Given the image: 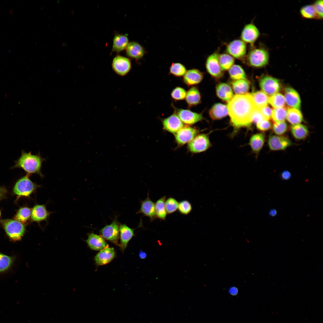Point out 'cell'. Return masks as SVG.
Segmentation results:
<instances>
[{
    "label": "cell",
    "instance_id": "obj_37",
    "mask_svg": "<svg viewBox=\"0 0 323 323\" xmlns=\"http://www.w3.org/2000/svg\"><path fill=\"white\" fill-rule=\"evenodd\" d=\"M299 11L301 17L304 19H317L316 11L312 4L303 6Z\"/></svg>",
    "mask_w": 323,
    "mask_h": 323
},
{
    "label": "cell",
    "instance_id": "obj_30",
    "mask_svg": "<svg viewBox=\"0 0 323 323\" xmlns=\"http://www.w3.org/2000/svg\"><path fill=\"white\" fill-rule=\"evenodd\" d=\"M232 86L234 92L237 95H243L248 91L250 83L246 79H241L233 82Z\"/></svg>",
    "mask_w": 323,
    "mask_h": 323
},
{
    "label": "cell",
    "instance_id": "obj_5",
    "mask_svg": "<svg viewBox=\"0 0 323 323\" xmlns=\"http://www.w3.org/2000/svg\"><path fill=\"white\" fill-rule=\"evenodd\" d=\"M30 175L27 173L16 182L13 191L15 194L20 196H29L39 187V185L30 180Z\"/></svg>",
    "mask_w": 323,
    "mask_h": 323
},
{
    "label": "cell",
    "instance_id": "obj_40",
    "mask_svg": "<svg viewBox=\"0 0 323 323\" xmlns=\"http://www.w3.org/2000/svg\"><path fill=\"white\" fill-rule=\"evenodd\" d=\"M287 109L284 107L272 110L271 117L275 122L284 121L286 118Z\"/></svg>",
    "mask_w": 323,
    "mask_h": 323
},
{
    "label": "cell",
    "instance_id": "obj_20",
    "mask_svg": "<svg viewBox=\"0 0 323 323\" xmlns=\"http://www.w3.org/2000/svg\"><path fill=\"white\" fill-rule=\"evenodd\" d=\"M120 244L122 250H124L128 243L134 235V229L131 228L125 224H120L119 227Z\"/></svg>",
    "mask_w": 323,
    "mask_h": 323
},
{
    "label": "cell",
    "instance_id": "obj_7",
    "mask_svg": "<svg viewBox=\"0 0 323 323\" xmlns=\"http://www.w3.org/2000/svg\"><path fill=\"white\" fill-rule=\"evenodd\" d=\"M120 224L116 218L111 223L106 225L100 230L101 236L104 239L118 245L120 237Z\"/></svg>",
    "mask_w": 323,
    "mask_h": 323
},
{
    "label": "cell",
    "instance_id": "obj_55",
    "mask_svg": "<svg viewBox=\"0 0 323 323\" xmlns=\"http://www.w3.org/2000/svg\"><path fill=\"white\" fill-rule=\"evenodd\" d=\"M269 214L270 216L274 217L277 214V212L275 209H272L270 211Z\"/></svg>",
    "mask_w": 323,
    "mask_h": 323
},
{
    "label": "cell",
    "instance_id": "obj_43",
    "mask_svg": "<svg viewBox=\"0 0 323 323\" xmlns=\"http://www.w3.org/2000/svg\"><path fill=\"white\" fill-rule=\"evenodd\" d=\"M13 262L12 257L0 252V272L7 269Z\"/></svg>",
    "mask_w": 323,
    "mask_h": 323
},
{
    "label": "cell",
    "instance_id": "obj_41",
    "mask_svg": "<svg viewBox=\"0 0 323 323\" xmlns=\"http://www.w3.org/2000/svg\"><path fill=\"white\" fill-rule=\"evenodd\" d=\"M186 71L185 67L178 63H173L170 67V74L176 77L183 76Z\"/></svg>",
    "mask_w": 323,
    "mask_h": 323
},
{
    "label": "cell",
    "instance_id": "obj_9",
    "mask_svg": "<svg viewBox=\"0 0 323 323\" xmlns=\"http://www.w3.org/2000/svg\"><path fill=\"white\" fill-rule=\"evenodd\" d=\"M260 35V31L253 23H250L245 25L242 30L241 39L246 44H249L253 46Z\"/></svg>",
    "mask_w": 323,
    "mask_h": 323
},
{
    "label": "cell",
    "instance_id": "obj_17",
    "mask_svg": "<svg viewBox=\"0 0 323 323\" xmlns=\"http://www.w3.org/2000/svg\"><path fill=\"white\" fill-rule=\"evenodd\" d=\"M177 115L183 124L188 125H193L203 119L202 115L201 113L188 109H178Z\"/></svg>",
    "mask_w": 323,
    "mask_h": 323
},
{
    "label": "cell",
    "instance_id": "obj_54",
    "mask_svg": "<svg viewBox=\"0 0 323 323\" xmlns=\"http://www.w3.org/2000/svg\"><path fill=\"white\" fill-rule=\"evenodd\" d=\"M139 256L140 258L141 259H145L147 257V254L145 252L141 250L139 252Z\"/></svg>",
    "mask_w": 323,
    "mask_h": 323
},
{
    "label": "cell",
    "instance_id": "obj_51",
    "mask_svg": "<svg viewBox=\"0 0 323 323\" xmlns=\"http://www.w3.org/2000/svg\"><path fill=\"white\" fill-rule=\"evenodd\" d=\"M291 176L290 173L287 170H285L283 171L281 174V177L283 179L288 180L289 179Z\"/></svg>",
    "mask_w": 323,
    "mask_h": 323
},
{
    "label": "cell",
    "instance_id": "obj_24",
    "mask_svg": "<svg viewBox=\"0 0 323 323\" xmlns=\"http://www.w3.org/2000/svg\"><path fill=\"white\" fill-rule=\"evenodd\" d=\"M50 214L43 205H36L31 210V217L33 221L39 222L46 220Z\"/></svg>",
    "mask_w": 323,
    "mask_h": 323
},
{
    "label": "cell",
    "instance_id": "obj_27",
    "mask_svg": "<svg viewBox=\"0 0 323 323\" xmlns=\"http://www.w3.org/2000/svg\"><path fill=\"white\" fill-rule=\"evenodd\" d=\"M216 91L218 97L225 101L228 102L233 96L231 87L226 83H222L218 84Z\"/></svg>",
    "mask_w": 323,
    "mask_h": 323
},
{
    "label": "cell",
    "instance_id": "obj_1",
    "mask_svg": "<svg viewBox=\"0 0 323 323\" xmlns=\"http://www.w3.org/2000/svg\"><path fill=\"white\" fill-rule=\"evenodd\" d=\"M231 123L236 130L250 127L257 109L251 94L236 95L228 101L227 106Z\"/></svg>",
    "mask_w": 323,
    "mask_h": 323
},
{
    "label": "cell",
    "instance_id": "obj_32",
    "mask_svg": "<svg viewBox=\"0 0 323 323\" xmlns=\"http://www.w3.org/2000/svg\"><path fill=\"white\" fill-rule=\"evenodd\" d=\"M291 130L292 135L298 140L305 139L309 134L307 128L304 125L300 124L292 125Z\"/></svg>",
    "mask_w": 323,
    "mask_h": 323
},
{
    "label": "cell",
    "instance_id": "obj_13",
    "mask_svg": "<svg viewBox=\"0 0 323 323\" xmlns=\"http://www.w3.org/2000/svg\"><path fill=\"white\" fill-rule=\"evenodd\" d=\"M219 54L215 52L210 55L207 57L206 62V67L209 73L213 77L219 78L223 74L219 61Z\"/></svg>",
    "mask_w": 323,
    "mask_h": 323
},
{
    "label": "cell",
    "instance_id": "obj_6",
    "mask_svg": "<svg viewBox=\"0 0 323 323\" xmlns=\"http://www.w3.org/2000/svg\"><path fill=\"white\" fill-rule=\"evenodd\" d=\"M211 144L208 134L197 135L188 143L189 150L193 153H199L204 152L211 147Z\"/></svg>",
    "mask_w": 323,
    "mask_h": 323
},
{
    "label": "cell",
    "instance_id": "obj_53",
    "mask_svg": "<svg viewBox=\"0 0 323 323\" xmlns=\"http://www.w3.org/2000/svg\"><path fill=\"white\" fill-rule=\"evenodd\" d=\"M7 190L4 187H0V200L2 199L7 193Z\"/></svg>",
    "mask_w": 323,
    "mask_h": 323
},
{
    "label": "cell",
    "instance_id": "obj_38",
    "mask_svg": "<svg viewBox=\"0 0 323 323\" xmlns=\"http://www.w3.org/2000/svg\"><path fill=\"white\" fill-rule=\"evenodd\" d=\"M269 103L273 107L276 108L284 107L285 101L284 96L282 94L276 93L269 98Z\"/></svg>",
    "mask_w": 323,
    "mask_h": 323
},
{
    "label": "cell",
    "instance_id": "obj_26",
    "mask_svg": "<svg viewBox=\"0 0 323 323\" xmlns=\"http://www.w3.org/2000/svg\"><path fill=\"white\" fill-rule=\"evenodd\" d=\"M265 141V135L262 133L254 134L250 138L249 144L252 151L257 155L262 148Z\"/></svg>",
    "mask_w": 323,
    "mask_h": 323
},
{
    "label": "cell",
    "instance_id": "obj_29",
    "mask_svg": "<svg viewBox=\"0 0 323 323\" xmlns=\"http://www.w3.org/2000/svg\"><path fill=\"white\" fill-rule=\"evenodd\" d=\"M185 99L189 107L196 105L200 103L201 97L198 89L195 87L191 88L187 92Z\"/></svg>",
    "mask_w": 323,
    "mask_h": 323
},
{
    "label": "cell",
    "instance_id": "obj_23",
    "mask_svg": "<svg viewBox=\"0 0 323 323\" xmlns=\"http://www.w3.org/2000/svg\"><path fill=\"white\" fill-rule=\"evenodd\" d=\"M86 242L89 246L94 250H99L107 246L104 239L100 235L94 233L89 234Z\"/></svg>",
    "mask_w": 323,
    "mask_h": 323
},
{
    "label": "cell",
    "instance_id": "obj_19",
    "mask_svg": "<svg viewBox=\"0 0 323 323\" xmlns=\"http://www.w3.org/2000/svg\"><path fill=\"white\" fill-rule=\"evenodd\" d=\"M285 102L292 108L299 109L301 106V100L299 94L293 88L287 87L285 89Z\"/></svg>",
    "mask_w": 323,
    "mask_h": 323
},
{
    "label": "cell",
    "instance_id": "obj_2",
    "mask_svg": "<svg viewBox=\"0 0 323 323\" xmlns=\"http://www.w3.org/2000/svg\"><path fill=\"white\" fill-rule=\"evenodd\" d=\"M45 160L39 153L33 155L31 152L26 153L22 151L20 157L15 161V164L12 168H22L27 174L31 175L36 173L43 177L44 176L41 169L42 163Z\"/></svg>",
    "mask_w": 323,
    "mask_h": 323
},
{
    "label": "cell",
    "instance_id": "obj_49",
    "mask_svg": "<svg viewBox=\"0 0 323 323\" xmlns=\"http://www.w3.org/2000/svg\"><path fill=\"white\" fill-rule=\"evenodd\" d=\"M259 109L265 119L269 120L271 117L272 110L268 106L263 107Z\"/></svg>",
    "mask_w": 323,
    "mask_h": 323
},
{
    "label": "cell",
    "instance_id": "obj_50",
    "mask_svg": "<svg viewBox=\"0 0 323 323\" xmlns=\"http://www.w3.org/2000/svg\"><path fill=\"white\" fill-rule=\"evenodd\" d=\"M265 119L259 109H257L255 112L253 117L252 122L257 123L258 122Z\"/></svg>",
    "mask_w": 323,
    "mask_h": 323
},
{
    "label": "cell",
    "instance_id": "obj_3",
    "mask_svg": "<svg viewBox=\"0 0 323 323\" xmlns=\"http://www.w3.org/2000/svg\"><path fill=\"white\" fill-rule=\"evenodd\" d=\"M269 57L268 48L261 43L257 46H252L245 58L250 65L255 68H261L268 64Z\"/></svg>",
    "mask_w": 323,
    "mask_h": 323
},
{
    "label": "cell",
    "instance_id": "obj_21",
    "mask_svg": "<svg viewBox=\"0 0 323 323\" xmlns=\"http://www.w3.org/2000/svg\"><path fill=\"white\" fill-rule=\"evenodd\" d=\"M203 74L199 70L192 69L186 71L183 76L184 83L188 86H193L199 83L203 78Z\"/></svg>",
    "mask_w": 323,
    "mask_h": 323
},
{
    "label": "cell",
    "instance_id": "obj_4",
    "mask_svg": "<svg viewBox=\"0 0 323 323\" xmlns=\"http://www.w3.org/2000/svg\"><path fill=\"white\" fill-rule=\"evenodd\" d=\"M6 232L10 239L14 241L21 240L25 231V227L21 222L11 219L0 220Z\"/></svg>",
    "mask_w": 323,
    "mask_h": 323
},
{
    "label": "cell",
    "instance_id": "obj_44",
    "mask_svg": "<svg viewBox=\"0 0 323 323\" xmlns=\"http://www.w3.org/2000/svg\"><path fill=\"white\" fill-rule=\"evenodd\" d=\"M192 207L191 203L187 200H182L179 202L178 210L181 214L187 215L191 212Z\"/></svg>",
    "mask_w": 323,
    "mask_h": 323
},
{
    "label": "cell",
    "instance_id": "obj_25",
    "mask_svg": "<svg viewBox=\"0 0 323 323\" xmlns=\"http://www.w3.org/2000/svg\"><path fill=\"white\" fill-rule=\"evenodd\" d=\"M129 40L127 35L121 34H116L113 40L112 51L117 53L126 50L129 43Z\"/></svg>",
    "mask_w": 323,
    "mask_h": 323
},
{
    "label": "cell",
    "instance_id": "obj_33",
    "mask_svg": "<svg viewBox=\"0 0 323 323\" xmlns=\"http://www.w3.org/2000/svg\"><path fill=\"white\" fill-rule=\"evenodd\" d=\"M166 199V196H164L157 200L155 203L157 218L163 220H166L167 214L165 205Z\"/></svg>",
    "mask_w": 323,
    "mask_h": 323
},
{
    "label": "cell",
    "instance_id": "obj_48",
    "mask_svg": "<svg viewBox=\"0 0 323 323\" xmlns=\"http://www.w3.org/2000/svg\"><path fill=\"white\" fill-rule=\"evenodd\" d=\"M271 123L269 120L264 119L256 123V127L259 130L262 131L269 130L272 127Z\"/></svg>",
    "mask_w": 323,
    "mask_h": 323
},
{
    "label": "cell",
    "instance_id": "obj_8",
    "mask_svg": "<svg viewBox=\"0 0 323 323\" xmlns=\"http://www.w3.org/2000/svg\"><path fill=\"white\" fill-rule=\"evenodd\" d=\"M226 50L227 53L234 58L243 59L247 54L246 44L241 39H235L227 45Z\"/></svg>",
    "mask_w": 323,
    "mask_h": 323
},
{
    "label": "cell",
    "instance_id": "obj_14",
    "mask_svg": "<svg viewBox=\"0 0 323 323\" xmlns=\"http://www.w3.org/2000/svg\"><path fill=\"white\" fill-rule=\"evenodd\" d=\"M268 141L269 149L273 151L284 150L292 144L288 138L282 136L271 135Z\"/></svg>",
    "mask_w": 323,
    "mask_h": 323
},
{
    "label": "cell",
    "instance_id": "obj_35",
    "mask_svg": "<svg viewBox=\"0 0 323 323\" xmlns=\"http://www.w3.org/2000/svg\"><path fill=\"white\" fill-rule=\"evenodd\" d=\"M219 61L222 70H227L234 65V59L227 53H223L219 54Z\"/></svg>",
    "mask_w": 323,
    "mask_h": 323
},
{
    "label": "cell",
    "instance_id": "obj_28",
    "mask_svg": "<svg viewBox=\"0 0 323 323\" xmlns=\"http://www.w3.org/2000/svg\"><path fill=\"white\" fill-rule=\"evenodd\" d=\"M228 114L227 106L221 103L215 104L209 112L210 117L213 120L220 119L226 116Z\"/></svg>",
    "mask_w": 323,
    "mask_h": 323
},
{
    "label": "cell",
    "instance_id": "obj_47",
    "mask_svg": "<svg viewBox=\"0 0 323 323\" xmlns=\"http://www.w3.org/2000/svg\"><path fill=\"white\" fill-rule=\"evenodd\" d=\"M312 5L316 11L317 19L322 20L323 19V0L316 1L313 3Z\"/></svg>",
    "mask_w": 323,
    "mask_h": 323
},
{
    "label": "cell",
    "instance_id": "obj_18",
    "mask_svg": "<svg viewBox=\"0 0 323 323\" xmlns=\"http://www.w3.org/2000/svg\"><path fill=\"white\" fill-rule=\"evenodd\" d=\"M115 256L113 248L106 247L102 249L95 257V260L97 265H103L111 262Z\"/></svg>",
    "mask_w": 323,
    "mask_h": 323
},
{
    "label": "cell",
    "instance_id": "obj_15",
    "mask_svg": "<svg viewBox=\"0 0 323 323\" xmlns=\"http://www.w3.org/2000/svg\"><path fill=\"white\" fill-rule=\"evenodd\" d=\"M149 192L147 196L144 200L140 201V207L137 214H141L144 216L149 218L152 222L157 218L156 217L155 203L150 198Z\"/></svg>",
    "mask_w": 323,
    "mask_h": 323
},
{
    "label": "cell",
    "instance_id": "obj_46",
    "mask_svg": "<svg viewBox=\"0 0 323 323\" xmlns=\"http://www.w3.org/2000/svg\"><path fill=\"white\" fill-rule=\"evenodd\" d=\"M187 92L183 88L177 87L172 92L171 95L174 99L177 100H182L185 98Z\"/></svg>",
    "mask_w": 323,
    "mask_h": 323
},
{
    "label": "cell",
    "instance_id": "obj_22",
    "mask_svg": "<svg viewBox=\"0 0 323 323\" xmlns=\"http://www.w3.org/2000/svg\"><path fill=\"white\" fill-rule=\"evenodd\" d=\"M126 51L128 57L136 60L141 59L145 54V51L142 46L135 41L129 42Z\"/></svg>",
    "mask_w": 323,
    "mask_h": 323
},
{
    "label": "cell",
    "instance_id": "obj_42",
    "mask_svg": "<svg viewBox=\"0 0 323 323\" xmlns=\"http://www.w3.org/2000/svg\"><path fill=\"white\" fill-rule=\"evenodd\" d=\"M165 205L167 214H171L178 210L179 202L173 197H170L166 199Z\"/></svg>",
    "mask_w": 323,
    "mask_h": 323
},
{
    "label": "cell",
    "instance_id": "obj_12",
    "mask_svg": "<svg viewBox=\"0 0 323 323\" xmlns=\"http://www.w3.org/2000/svg\"><path fill=\"white\" fill-rule=\"evenodd\" d=\"M198 130L189 126H184L175 134L176 141L179 146L189 143L197 135Z\"/></svg>",
    "mask_w": 323,
    "mask_h": 323
},
{
    "label": "cell",
    "instance_id": "obj_34",
    "mask_svg": "<svg viewBox=\"0 0 323 323\" xmlns=\"http://www.w3.org/2000/svg\"><path fill=\"white\" fill-rule=\"evenodd\" d=\"M286 118L292 125L299 124L303 120V116L298 109L289 108L287 110Z\"/></svg>",
    "mask_w": 323,
    "mask_h": 323
},
{
    "label": "cell",
    "instance_id": "obj_31",
    "mask_svg": "<svg viewBox=\"0 0 323 323\" xmlns=\"http://www.w3.org/2000/svg\"><path fill=\"white\" fill-rule=\"evenodd\" d=\"M251 94L257 109H260L267 106L269 97L263 92L258 91Z\"/></svg>",
    "mask_w": 323,
    "mask_h": 323
},
{
    "label": "cell",
    "instance_id": "obj_11",
    "mask_svg": "<svg viewBox=\"0 0 323 323\" xmlns=\"http://www.w3.org/2000/svg\"><path fill=\"white\" fill-rule=\"evenodd\" d=\"M259 84L263 92L271 96L277 93L281 88L280 82L278 80L268 76L261 78Z\"/></svg>",
    "mask_w": 323,
    "mask_h": 323
},
{
    "label": "cell",
    "instance_id": "obj_52",
    "mask_svg": "<svg viewBox=\"0 0 323 323\" xmlns=\"http://www.w3.org/2000/svg\"><path fill=\"white\" fill-rule=\"evenodd\" d=\"M238 292V290L237 288L235 287H231L229 290V293L233 295H236L237 294Z\"/></svg>",
    "mask_w": 323,
    "mask_h": 323
},
{
    "label": "cell",
    "instance_id": "obj_56",
    "mask_svg": "<svg viewBox=\"0 0 323 323\" xmlns=\"http://www.w3.org/2000/svg\"><path fill=\"white\" fill-rule=\"evenodd\" d=\"M0 215H1V212H0Z\"/></svg>",
    "mask_w": 323,
    "mask_h": 323
},
{
    "label": "cell",
    "instance_id": "obj_45",
    "mask_svg": "<svg viewBox=\"0 0 323 323\" xmlns=\"http://www.w3.org/2000/svg\"><path fill=\"white\" fill-rule=\"evenodd\" d=\"M274 132L278 135L284 134L287 130V126L284 121L275 122L272 126Z\"/></svg>",
    "mask_w": 323,
    "mask_h": 323
},
{
    "label": "cell",
    "instance_id": "obj_10",
    "mask_svg": "<svg viewBox=\"0 0 323 323\" xmlns=\"http://www.w3.org/2000/svg\"><path fill=\"white\" fill-rule=\"evenodd\" d=\"M112 65L114 71L121 76L126 75L131 68L130 60L121 55H117L114 57L112 60Z\"/></svg>",
    "mask_w": 323,
    "mask_h": 323
},
{
    "label": "cell",
    "instance_id": "obj_16",
    "mask_svg": "<svg viewBox=\"0 0 323 323\" xmlns=\"http://www.w3.org/2000/svg\"><path fill=\"white\" fill-rule=\"evenodd\" d=\"M162 123L163 128L166 130L174 135L185 126L176 113L164 119Z\"/></svg>",
    "mask_w": 323,
    "mask_h": 323
},
{
    "label": "cell",
    "instance_id": "obj_36",
    "mask_svg": "<svg viewBox=\"0 0 323 323\" xmlns=\"http://www.w3.org/2000/svg\"><path fill=\"white\" fill-rule=\"evenodd\" d=\"M229 73L231 78L235 80L246 79L244 71L240 65H233L229 68Z\"/></svg>",
    "mask_w": 323,
    "mask_h": 323
},
{
    "label": "cell",
    "instance_id": "obj_39",
    "mask_svg": "<svg viewBox=\"0 0 323 323\" xmlns=\"http://www.w3.org/2000/svg\"><path fill=\"white\" fill-rule=\"evenodd\" d=\"M31 213V210L30 208L27 207L22 208L19 210L15 215V220L22 223H25L30 218Z\"/></svg>",
    "mask_w": 323,
    "mask_h": 323
}]
</instances>
